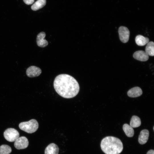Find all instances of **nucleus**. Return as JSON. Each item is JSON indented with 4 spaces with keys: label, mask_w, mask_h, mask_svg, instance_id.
I'll return each instance as SVG.
<instances>
[{
    "label": "nucleus",
    "mask_w": 154,
    "mask_h": 154,
    "mask_svg": "<svg viewBox=\"0 0 154 154\" xmlns=\"http://www.w3.org/2000/svg\"><path fill=\"white\" fill-rule=\"evenodd\" d=\"M29 145L27 139L25 136L19 137L15 141L14 144L15 148L18 149L26 148Z\"/></svg>",
    "instance_id": "nucleus-6"
},
{
    "label": "nucleus",
    "mask_w": 154,
    "mask_h": 154,
    "mask_svg": "<svg viewBox=\"0 0 154 154\" xmlns=\"http://www.w3.org/2000/svg\"><path fill=\"white\" fill-rule=\"evenodd\" d=\"M153 130H154V126H153Z\"/></svg>",
    "instance_id": "nucleus-21"
},
{
    "label": "nucleus",
    "mask_w": 154,
    "mask_h": 154,
    "mask_svg": "<svg viewBox=\"0 0 154 154\" xmlns=\"http://www.w3.org/2000/svg\"><path fill=\"white\" fill-rule=\"evenodd\" d=\"M100 147L106 154H119L122 151V143L119 138L113 136H107L102 140Z\"/></svg>",
    "instance_id": "nucleus-2"
},
{
    "label": "nucleus",
    "mask_w": 154,
    "mask_h": 154,
    "mask_svg": "<svg viewBox=\"0 0 154 154\" xmlns=\"http://www.w3.org/2000/svg\"><path fill=\"white\" fill-rule=\"evenodd\" d=\"M46 4V0H38L31 7L33 11L38 10L44 6Z\"/></svg>",
    "instance_id": "nucleus-16"
},
{
    "label": "nucleus",
    "mask_w": 154,
    "mask_h": 154,
    "mask_svg": "<svg viewBox=\"0 0 154 154\" xmlns=\"http://www.w3.org/2000/svg\"><path fill=\"white\" fill-rule=\"evenodd\" d=\"M149 136V131L146 129H143L141 131L138 137L139 143L143 145L147 142Z\"/></svg>",
    "instance_id": "nucleus-10"
},
{
    "label": "nucleus",
    "mask_w": 154,
    "mask_h": 154,
    "mask_svg": "<svg viewBox=\"0 0 154 154\" xmlns=\"http://www.w3.org/2000/svg\"><path fill=\"white\" fill-rule=\"evenodd\" d=\"M41 69L37 66H32L29 67L26 70V74L29 77L38 76L41 73Z\"/></svg>",
    "instance_id": "nucleus-7"
},
{
    "label": "nucleus",
    "mask_w": 154,
    "mask_h": 154,
    "mask_svg": "<svg viewBox=\"0 0 154 154\" xmlns=\"http://www.w3.org/2000/svg\"><path fill=\"white\" fill-rule=\"evenodd\" d=\"M142 93L141 88L137 86L133 87L129 90L127 92V94L129 97L135 98L141 96Z\"/></svg>",
    "instance_id": "nucleus-11"
},
{
    "label": "nucleus",
    "mask_w": 154,
    "mask_h": 154,
    "mask_svg": "<svg viewBox=\"0 0 154 154\" xmlns=\"http://www.w3.org/2000/svg\"><path fill=\"white\" fill-rule=\"evenodd\" d=\"M35 0H23L24 3L28 5L32 4L34 1Z\"/></svg>",
    "instance_id": "nucleus-19"
},
{
    "label": "nucleus",
    "mask_w": 154,
    "mask_h": 154,
    "mask_svg": "<svg viewBox=\"0 0 154 154\" xmlns=\"http://www.w3.org/2000/svg\"><path fill=\"white\" fill-rule=\"evenodd\" d=\"M120 40L123 43L128 42L130 32L127 28L124 26H121L118 30Z\"/></svg>",
    "instance_id": "nucleus-5"
},
{
    "label": "nucleus",
    "mask_w": 154,
    "mask_h": 154,
    "mask_svg": "<svg viewBox=\"0 0 154 154\" xmlns=\"http://www.w3.org/2000/svg\"><path fill=\"white\" fill-rule=\"evenodd\" d=\"M3 135L5 139L11 142L15 141L19 137V132L15 129L11 128L7 129L4 131Z\"/></svg>",
    "instance_id": "nucleus-4"
},
{
    "label": "nucleus",
    "mask_w": 154,
    "mask_h": 154,
    "mask_svg": "<svg viewBox=\"0 0 154 154\" xmlns=\"http://www.w3.org/2000/svg\"><path fill=\"white\" fill-rule=\"evenodd\" d=\"M141 119L139 117L136 116H133L131 119L130 125L133 128L139 127L141 125Z\"/></svg>",
    "instance_id": "nucleus-15"
},
{
    "label": "nucleus",
    "mask_w": 154,
    "mask_h": 154,
    "mask_svg": "<svg viewBox=\"0 0 154 154\" xmlns=\"http://www.w3.org/2000/svg\"><path fill=\"white\" fill-rule=\"evenodd\" d=\"M45 36L46 34L43 32H41L37 35L36 41L38 46L44 47L48 45V42L44 39Z\"/></svg>",
    "instance_id": "nucleus-8"
},
{
    "label": "nucleus",
    "mask_w": 154,
    "mask_h": 154,
    "mask_svg": "<svg viewBox=\"0 0 154 154\" xmlns=\"http://www.w3.org/2000/svg\"><path fill=\"white\" fill-rule=\"evenodd\" d=\"M147 154H154V150L153 149L150 150L147 152Z\"/></svg>",
    "instance_id": "nucleus-20"
},
{
    "label": "nucleus",
    "mask_w": 154,
    "mask_h": 154,
    "mask_svg": "<svg viewBox=\"0 0 154 154\" xmlns=\"http://www.w3.org/2000/svg\"><path fill=\"white\" fill-rule=\"evenodd\" d=\"M133 58L137 60L141 61H146L149 59V56L143 50H138L133 54Z\"/></svg>",
    "instance_id": "nucleus-9"
},
{
    "label": "nucleus",
    "mask_w": 154,
    "mask_h": 154,
    "mask_svg": "<svg viewBox=\"0 0 154 154\" xmlns=\"http://www.w3.org/2000/svg\"><path fill=\"white\" fill-rule=\"evenodd\" d=\"M135 41L136 44L139 46H143L147 44L149 41V39L141 35L136 36L135 38Z\"/></svg>",
    "instance_id": "nucleus-13"
},
{
    "label": "nucleus",
    "mask_w": 154,
    "mask_h": 154,
    "mask_svg": "<svg viewBox=\"0 0 154 154\" xmlns=\"http://www.w3.org/2000/svg\"><path fill=\"white\" fill-rule=\"evenodd\" d=\"M19 127L21 130L29 133L35 132L38 127V123L35 119H32L27 121L21 122Z\"/></svg>",
    "instance_id": "nucleus-3"
},
{
    "label": "nucleus",
    "mask_w": 154,
    "mask_h": 154,
    "mask_svg": "<svg viewBox=\"0 0 154 154\" xmlns=\"http://www.w3.org/2000/svg\"><path fill=\"white\" fill-rule=\"evenodd\" d=\"M12 151L10 147L7 145H2L0 146V154H9Z\"/></svg>",
    "instance_id": "nucleus-18"
},
{
    "label": "nucleus",
    "mask_w": 154,
    "mask_h": 154,
    "mask_svg": "<svg viewBox=\"0 0 154 154\" xmlns=\"http://www.w3.org/2000/svg\"><path fill=\"white\" fill-rule=\"evenodd\" d=\"M59 151L58 146L54 143H51L46 148L44 154H58Z\"/></svg>",
    "instance_id": "nucleus-12"
},
{
    "label": "nucleus",
    "mask_w": 154,
    "mask_h": 154,
    "mask_svg": "<svg viewBox=\"0 0 154 154\" xmlns=\"http://www.w3.org/2000/svg\"><path fill=\"white\" fill-rule=\"evenodd\" d=\"M53 85L57 93L65 98H72L75 96L79 91L80 87L77 81L68 74H62L56 76Z\"/></svg>",
    "instance_id": "nucleus-1"
},
{
    "label": "nucleus",
    "mask_w": 154,
    "mask_h": 154,
    "mask_svg": "<svg viewBox=\"0 0 154 154\" xmlns=\"http://www.w3.org/2000/svg\"><path fill=\"white\" fill-rule=\"evenodd\" d=\"M154 43L153 41L149 42L145 48V52L148 56H153L154 55Z\"/></svg>",
    "instance_id": "nucleus-17"
},
{
    "label": "nucleus",
    "mask_w": 154,
    "mask_h": 154,
    "mask_svg": "<svg viewBox=\"0 0 154 154\" xmlns=\"http://www.w3.org/2000/svg\"><path fill=\"white\" fill-rule=\"evenodd\" d=\"M123 129L126 135L128 137H132L134 134V131L133 127L129 124L125 123L123 126Z\"/></svg>",
    "instance_id": "nucleus-14"
}]
</instances>
